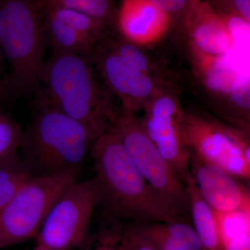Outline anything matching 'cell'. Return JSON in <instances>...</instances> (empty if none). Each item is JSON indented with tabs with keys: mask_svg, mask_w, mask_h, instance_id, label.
<instances>
[{
	"mask_svg": "<svg viewBox=\"0 0 250 250\" xmlns=\"http://www.w3.org/2000/svg\"><path fill=\"white\" fill-rule=\"evenodd\" d=\"M36 0H0V47L11 70L9 91L28 93L40 83L44 36Z\"/></svg>",
	"mask_w": 250,
	"mask_h": 250,
	"instance_id": "4",
	"label": "cell"
},
{
	"mask_svg": "<svg viewBox=\"0 0 250 250\" xmlns=\"http://www.w3.org/2000/svg\"><path fill=\"white\" fill-rule=\"evenodd\" d=\"M29 250H49L48 248H46L45 247L36 246L35 248H33V249Z\"/></svg>",
	"mask_w": 250,
	"mask_h": 250,
	"instance_id": "27",
	"label": "cell"
},
{
	"mask_svg": "<svg viewBox=\"0 0 250 250\" xmlns=\"http://www.w3.org/2000/svg\"><path fill=\"white\" fill-rule=\"evenodd\" d=\"M88 61L77 54L53 52L42 66L40 82L45 89L38 102L80 122L97 139L118 113L95 80Z\"/></svg>",
	"mask_w": 250,
	"mask_h": 250,
	"instance_id": "2",
	"label": "cell"
},
{
	"mask_svg": "<svg viewBox=\"0 0 250 250\" xmlns=\"http://www.w3.org/2000/svg\"><path fill=\"white\" fill-rule=\"evenodd\" d=\"M190 172L202 197L215 213L250 212L249 190L227 171L190 152Z\"/></svg>",
	"mask_w": 250,
	"mask_h": 250,
	"instance_id": "11",
	"label": "cell"
},
{
	"mask_svg": "<svg viewBox=\"0 0 250 250\" xmlns=\"http://www.w3.org/2000/svg\"><path fill=\"white\" fill-rule=\"evenodd\" d=\"M185 22L190 48L220 58L233 48L234 34L209 0H190Z\"/></svg>",
	"mask_w": 250,
	"mask_h": 250,
	"instance_id": "12",
	"label": "cell"
},
{
	"mask_svg": "<svg viewBox=\"0 0 250 250\" xmlns=\"http://www.w3.org/2000/svg\"><path fill=\"white\" fill-rule=\"evenodd\" d=\"M44 14V36L53 52L77 54L89 60L103 37L106 24L72 10L48 9Z\"/></svg>",
	"mask_w": 250,
	"mask_h": 250,
	"instance_id": "10",
	"label": "cell"
},
{
	"mask_svg": "<svg viewBox=\"0 0 250 250\" xmlns=\"http://www.w3.org/2000/svg\"><path fill=\"white\" fill-rule=\"evenodd\" d=\"M99 200L100 189L95 177L75 182L46 215L34 237L36 246L52 250L80 248L89 236L92 215Z\"/></svg>",
	"mask_w": 250,
	"mask_h": 250,
	"instance_id": "8",
	"label": "cell"
},
{
	"mask_svg": "<svg viewBox=\"0 0 250 250\" xmlns=\"http://www.w3.org/2000/svg\"><path fill=\"white\" fill-rule=\"evenodd\" d=\"M24 130L11 116L0 111V164L19 160Z\"/></svg>",
	"mask_w": 250,
	"mask_h": 250,
	"instance_id": "19",
	"label": "cell"
},
{
	"mask_svg": "<svg viewBox=\"0 0 250 250\" xmlns=\"http://www.w3.org/2000/svg\"><path fill=\"white\" fill-rule=\"evenodd\" d=\"M100 189L98 205L113 218L134 223L182 221L157 197L108 127L90 149Z\"/></svg>",
	"mask_w": 250,
	"mask_h": 250,
	"instance_id": "1",
	"label": "cell"
},
{
	"mask_svg": "<svg viewBox=\"0 0 250 250\" xmlns=\"http://www.w3.org/2000/svg\"><path fill=\"white\" fill-rule=\"evenodd\" d=\"M184 122L188 145L198 159L249 180L250 131L194 111H184Z\"/></svg>",
	"mask_w": 250,
	"mask_h": 250,
	"instance_id": "7",
	"label": "cell"
},
{
	"mask_svg": "<svg viewBox=\"0 0 250 250\" xmlns=\"http://www.w3.org/2000/svg\"><path fill=\"white\" fill-rule=\"evenodd\" d=\"M1 47H0V103L6 100L9 91V81L4 77L2 67V57H1Z\"/></svg>",
	"mask_w": 250,
	"mask_h": 250,
	"instance_id": "26",
	"label": "cell"
},
{
	"mask_svg": "<svg viewBox=\"0 0 250 250\" xmlns=\"http://www.w3.org/2000/svg\"><path fill=\"white\" fill-rule=\"evenodd\" d=\"M223 245L225 250H250V231L232 237Z\"/></svg>",
	"mask_w": 250,
	"mask_h": 250,
	"instance_id": "25",
	"label": "cell"
},
{
	"mask_svg": "<svg viewBox=\"0 0 250 250\" xmlns=\"http://www.w3.org/2000/svg\"><path fill=\"white\" fill-rule=\"evenodd\" d=\"M184 184L190 200L194 228L201 242L202 250H225L215 212L202 197L192 174Z\"/></svg>",
	"mask_w": 250,
	"mask_h": 250,
	"instance_id": "16",
	"label": "cell"
},
{
	"mask_svg": "<svg viewBox=\"0 0 250 250\" xmlns=\"http://www.w3.org/2000/svg\"><path fill=\"white\" fill-rule=\"evenodd\" d=\"M78 172L28 179L0 212V248L34 238L55 202L76 182Z\"/></svg>",
	"mask_w": 250,
	"mask_h": 250,
	"instance_id": "6",
	"label": "cell"
},
{
	"mask_svg": "<svg viewBox=\"0 0 250 250\" xmlns=\"http://www.w3.org/2000/svg\"><path fill=\"white\" fill-rule=\"evenodd\" d=\"M112 233L118 246L123 250H156L136 241L129 233L126 232L123 226L116 227Z\"/></svg>",
	"mask_w": 250,
	"mask_h": 250,
	"instance_id": "22",
	"label": "cell"
},
{
	"mask_svg": "<svg viewBox=\"0 0 250 250\" xmlns=\"http://www.w3.org/2000/svg\"><path fill=\"white\" fill-rule=\"evenodd\" d=\"M104 78L123 103V109L136 113L157 91L150 75L136 70L110 49L95 57Z\"/></svg>",
	"mask_w": 250,
	"mask_h": 250,
	"instance_id": "14",
	"label": "cell"
},
{
	"mask_svg": "<svg viewBox=\"0 0 250 250\" xmlns=\"http://www.w3.org/2000/svg\"><path fill=\"white\" fill-rule=\"evenodd\" d=\"M117 27L126 42L147 46L160 41L170 29L172 16L151 0H121Z\"/></svg>",
	"mask_w": 250,
	"mask_h": 250,
	"instance_id": "13",
	"label": "cell"
},
{
	"mask_svg": "<svg viewBox=\"0 0 250 250\" xmlns=\"http://www.w3.org/2000/svg\"><path fill=\"white\" fill-rule=\"evenodd\" d=\"M109 127L161 201L181 218L190 211L185 184L146 134L136 113L122 109Z\"/></svg>",
	"mask_w": 250,
	"mask_h": 250,
	"instance_id": "5",
	"label": "cell"
},
{
	"mask_svg": "<svg viewBox=\"0 0 250 250\" xmlns=\"http://www.w3.org/2000/svg\"><path fill=\"white\" fill-rule=\"evenodd\" d=\"M141 125L161 155L185 182L190 176V151L186 136L184 111L172 94L156 91L145 105Z\"/></svg>",
	"mask_w": 250,
	"mask_h": 250,
	"instance_id": "9",
	"label": "cell"
},
{
	"mask_svg": "<svg viewBox=\"0 0 250 250\" xmlns=\"http://www.w3.org/2000/svg\"><path fill=\"white\" fill-rule=\"evenodd\" d=\"M80 250H123L118 246L111 233H104L99 238L98 245H93L90 236L85 239L83 244L79 248Z\"/></svg>",
	"mask_w": 250,
	"mask_h": 250,
	"instance_id": "23",
	"label": "cell"
},
{
	"mask_svg": "<svg viewBox=\"0 0 250 250\" xmlns=\"http://www.w3.org/2000/svg\"><path fill=\"white\" fill-rule=\"evenodd\" d=\"M95 140L80 122L38 102L24 130L21 161L32 177L80 171Z\"/></svg>",
	"mask_w": 250,
	"mask_h": 250,
	"instance_id": "3",
	"label": "cell"
},
{
	"mask_svg": "<svg viewBox=\"0 0 250 250\" xmlns=\"http://www.w3.org/2000/svg\"><path fill=\"white\" fill-rule=\"evenodd\" d=\"M31 177L20 159L14 162L0 164V212L19 189Z\"/></svg>",
	"mask_w": 250,
	"mask_h": 250,
	"instance_id": "18",
	"label": "cell"
},
{
	"mask_svg": "<svg viewBox=\"0 0 250 250\" xmlns=\"http://www.w3.org/2000/svg\"><path fill=\"white\" fill-rule=\"evenodd\" d=\"M40 11L65 9L82 13L107 24L115 18L113 0H36Z\"/></svg>",
	"mask_w": 250,
	"mask_h": 250,
	"instance_id": "17",
	"label": "cell"
},
{
	"mask_svg": "<svg viewBox=\"0 0 250 250\" xmlns=\"http://www.w3.org/2000/svg\"><path fill=\"white\" fill-rule=\"evenodd\" d=\"M123 228L136 241L156 250H202L195 228L182 221L134 223Z\"/></svg>",
	"mask_w": 250,
	"mask_h": 250,
	"instance_id": "15",
	"label": "cell"
},
{
	"mask_svg": "<svg viewBox=\"0 0 250 250\" xmlns=\"http://www.w3.org/2000/svg\"><path fill=\"white\" fill-rule=\"evenodd\" d=\"M154 4L171 16L187 14L190 0H151Z\"/></svg>",
	"mask_w": 250,
	"mask_h": 250,
	"instance_id": "24",
	"label": "cell"
},
{
	"mask_svg": "<svg viewBox=\"0 0 250 250\" xmlns=\"http://www.w3.org/2000/svg\"><path fill=\"white\" fill-rule=\"evenodd\" d=\"M221 16H234L250 23V0H209Z\"/></svg>",
	"mask_w": 250,
	"mask_h": 250,
	"instance_id": "21",
	"label": "cell"
},
{
	"mask_svg": "<svg viewBox=\"0 0 250 250\" xmlns=\"http://www.w3.org/2000/svg\"><path fill=\"white\" fill-rule=\"evenodd\" d=\"M136 70L149 75V62L138 46L126 41L112 42L108 48Z\"/></svg>",
	"mask_w": 250,
	"mask_h": 250,
	"instance_id": "20",
	"label": "cell"
}]
</instances>
